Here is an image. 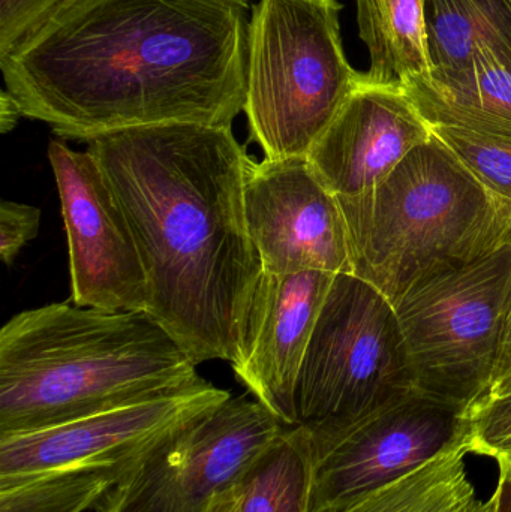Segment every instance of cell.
<instances>
[{
    "mask_svg": "<svg viewBox=\"0 0 511 512\" xmlns=\"http://www.w3.org/2000/svg\"><path fill=\"white\" fill-rule=\"evenodd\" d=\"M336 274H263L255 286L239 352L237 379L285 426H297L296 388L318 316Z\"/></svg>",
    "mask_w": 511,
    "mask_h": 512,
    "instance_id": "4fadbf2b",
    "label": "cell"
},
{
    "mask_svg": "<svg viewBox=\"0 0 511 512\" xmlns=\"http://www.w3.org/2000/svg\"><path fill=\"white\" fill-rule=\"evenodd\" d=\"M246 2H248V0H246Z\"/></svg>",
    "mask_w": 511,
    "mask_h": 512,
    "instance_id": "4dcf8cb0",
    "label": "cell"
},
{
    "mask_svg": "<svg viewBox=\"0 0 511 512\" xmlns=\"http://www.w3.org/2000/svg\"><path fill=\"white\" fill-rule=\"evenodd\" d=\"M416 390L392 301L356 274H336L296 388L297 424L342 429Z\"/></svg>",
    "mask_w": 511,
    "mask_h": 512,
    "instance_id": "8992f818",
    "label": "cell"
},
{
    "mask_svg": "<svg viewBox=\"0 0 511 512\" xmlns=\"http://www.w3.org/2000/svg\"><path fill=\"white\" fill-rule=\"evenodd\" d=\"M468 448L450 451L402 480L324 512H494L468 478Z\"/></svg>",
    "mask_w": 511,
    "mask_h": 512,
    "instance_id": "e0dca14e",
    "label": "cell"
},
{
    "mask_svg": "<svg viewBox=\"0 0 511 512\" xmlns=\"http://www.w3.org/2000/svg\"><path fill=\"white\" fill-rule=\"evenodd\" d=\"M311 483L308 430L287 426L240 481V512H308Z\"/></svg>",
    "mask_w": 511,
    "mask_h": 512,
    "instance_id": "d6986e66",
    "label": "cell"
},
{
    "mask_svg": "<svg viewBox=\"0 0 511 512\" xmlns=\"http://www.w3.org/2000/svg\"><path fill=\"white\" fill-rule=\"evenodd\" d=\"M66 0H0V56L11 51Z\"/></svg>",
    "mask_w": 511,
    "mask_h": 512,
    "instance_id": "603a6c76",
    "label": "cell"
},
{
    "mask_svg": "<svg viewBox=\"0 0 511 512\" xmlns=\"http://www.w3.org/2000/svg\"><path fill=\"white\" fill-rule=\"evenodd\" d=\"M426 0H357V24L371 66L365 81L404 89L431 77L425 26Z\"/></svg>",
    "mask_w": 511,
    "mask_h": 512,
    "instance_id": "2e32d148",
    "label": "cell"
},
{
    "mask_svg": "<svg viewBox=\"0 0 511 512\" xmlns=\"http://www.w3.org/2000/svg\"><path fill=\"white\" fill-rule=\"evenodd\" d=\"M431 74L458 71L479 48L511 39V0H426Z\"/></svg>",
    "mask_w": 511,
    "mask_h": 512,
    "instance_id": "ac0fdd59",
    "label": "cell"
},
{
    "mask_svg": "<svg viewBox=\"0 0 511 512\" xmlns=\"http://www.w3.org/2000/svg\"><path fill=\"white\" fill-rule=\"evenodd\" d=\"M245 213L266 273L353 274L338 197L318 180L308 159H251Z\"/></svg>",
    "mask_w": 511,
    "mask_h": 512,
    "instance_id": "8fae6325",
    "label": "cell"
},
{
    "mask_svg": "<svg viewBox=\"0 0 511 512\" xmlns=\"http://www.w3.org/2000/svg\"><path fill=\"white\" fill-rule=\"evenodd\" d=\"M68 239L72 304L105 312H144L147 279L128 221L89 152L48 144Z\"/></svg>",
    "mask_w": 511,
    "mask_h": 512,
    "instance_id": "30bf717a",
    "label": "cell"
},
{
    "mask_svg": "<svg viewBox=\"0 0 511 512\" xmlns=\"http://www.w3.org/2000/svg\"><path fill=\"white\" fill-rule=\"evenodd\" d=\"M338 201L353 274L393 306L413 286L511 237L510 204L486 191L434 132L374 188Z\"/></svg>",
    "mask_w": 511,
    "mask_h": 512,
    "instance_id": "277c9868",
    "label": "cell"
},
{
    "mask_svg": "<svg viewBox=\"0 0 511 512\" xmlns=\"http://www.w3.org/2000/svg\"><path fill=\"white\" fill-rule=\"evenodd\" d=\"M471 176L511 206V141L455 126H431Z\"/></svg>",
    "mask_w": 511,
    "mask_h": 512,
    "instance_id": "44dd1931",
    "label": "cell"
},
{
    "mask_svg": "<svg viewBox=\"0 0 511 512\" xmlns=\"http://www.w3.org/2000/svg\"><path fill=\"white\" fill-rule=\"evenodd\" d=\"M306 430L312 451L308 512H324L468 448L470 420L467 408L413 390L351 426Z\"/></svg>",
    "mask_w": 511,
    "mask_h": 512,
    "instance_id": "9c48e42d",
    "label": "cell"
},
{
    "mask_svg": "<svg viewBox=\"0 0 511 512\" xmlns=\"http://www.w3.org/2000/svg\"><path fill=\"white\" fill-rule=\"evenodd\" d=\"M246 0H66L0 56L21 116L63 140L231 126L245 107Z\"/></svg>",
    "mask_w": 511,
    "mask_h": 512,
    "instance_id": "6da1fadb",
    "label": "cell"
},
{
    "mask_svg": "<svg viewBox=\"0 0 511 512\" xmlns=\"http://www.w3.org/2000/svg\"><path fill=\"white\" fill-rule=\"evenodd\" d=\"M258 400L227 402L147 451L95 505V512H206L284 432Z\"/></svg>",
    "mask_w": 511,
    "mask_h": 512,
    "instance_id": "ba28073f",
    "label": "cell"
},
{
    "mask_svg": "<svg viewBox=\"0 0 511 512\" xmlns=\"http://www.w3.org/2000/svg\"><path fill=\"white\" fill-rule=\"evenodd\" d=\"M41 212L27 204L2 201L0 204V258L11 267L21 249L38 236Z\"/></svg>",
    "mask_w": 511,
    "mask_h": 512,
    "instance_id": "cb8c5ba5",
    "label": "cell"
},
{
    "mask_svg": "<svg viewBox=\"0 0 511 512\" xmlns=\"http://www.w3.org/2000/svg\"><path fill=\"white\" fill-rule=\"evenodd\" d=\"M86 144L137 243L144 312L195 366L233 363L263 265L246 224L251 158L231 126H141Z\"/></svg>",
    "mask_w": 511,
    "mask_h": 512,
    "instance_id": "7a4b0ae2",
    "label": "cell"
},
{
    "mask_svg": "<svg viewBox=\"0 0 511 512\" xmlns=\"http://www.w3.org/2000/svg\"><path fill=\"white\" fill-rule=\"evenodd\" d=\"M416 390L470 409L491 387L511 310V237L413 286L395 306Z\"/></svg>",
    "mask_w": 511,
    "mask_h": 512,
    "instance_id": "52a82bcc",
    "label": "cell"
},
{
    "mask_svg": "<svg viewBox=\"0 0 511 512\" xmlns=\"http://www.w3.org/2000/svg\"><path fill=\"white\" fill-rule=\"evenodd\" d=\"M432 128L404 89L363 81L308 153L335 197H356L389 176Z\"/></svg>",
    "mask_w": 511,
    "mask_h": 512,
    "instance_id": "5bb4252c",
    "label": "cell"
},
{
    "mask_svg": "<svg viewBox=\"0 0 511 512\" xmlns=\"http://www.w3.org/2000/svg\"><path fill=\"white\" fill-rule=\"evenodd\" d=\"M507 393H511V370L506 375L498 378L483 397L503 396V394Z\"/></svg>",
    "mask_w": 511,
    "mask_h": 512,
    "instance_id": "f1b7e54d",
    "label": "cell"
},
{
    "mask_svg": "<svg viewBox=\"0 0 511 512\" xmlns=\"http://www.w3.org/2000/svg\"><path fill=\"white\" fill-rule=\"evenodd\" d=\"M240 499H242V492H240V483H237L236 486L216 496L206 512H240Z\"/></svg>",
    "mask_w": 511,
    "mask_h": 512,
    "instance_id": "4316f807",
    "label": "cell"
},
{
    "mask_svg": "<svg viewBox=\"0 0 511 512\" xmlns=\"http://www.w3.org/2000/svg\"><path fill=\"white\" fill-rule=\"evenodd\" d=\"M500 459L506 460V462L509 463V465L511 466V453L507 454V456L500 457ZM500 459H498V460H500Z\"/></svg>",
    "mask_w": 511,
    "mask_h": 512,
    "instance_id": "f546056e",
    "label": "cell"
},
{
    "mask_svg": "<svg viewBox=\"0 0 511 512\" xmlns=\"http://www.w3.org/2000/svg\"><path fill=\"white\" fill-rule=\"evenodd\" d=\"M146 312L68 303L24 310L0 331V436L35 432L203 384Z\"/></svg>",
    "mask_w": 511,
    "mask_h": 512,
    "instance_id": "3957f363",
    "label": "cell"
},
{
    "mask_svg": "<svg viewBox=\"0 0 511 512\" xmlns=\"http://www.w3.org/2000/svg\"><path fill=\"white\" fill-rule=\"evenodd\" d=\"M470 453L500 457L511 453V393L482 397L468 409Z\"/></svg>",
    "mask_w": 511,
    "mask_h": 512,
    "instance_id": "7402d4cb",
    "label": "cell"
},
{
    "mask_svg": "<svg viewBox=\"0 0 511 512\" xmlns=\"http://www.w3.org/2000/svg\"><path fill=\"white\" fill-rule=\"evenodd\" d=\"M509 370H511V310L509 319H507L506 330H504L503 345H501L500 360H498L497 372H495L494 381H492V384H494L498 378H501V376L506 375Z\"/></svg>",
    "mask_w": 511,
    "mask_h": 512,
    "instance_id": "83f0119b",
    "label": "cell"
},
{
    "mask_svg": "<svg viewBox=\"0 0 511 512\" xmlns=\"http://www.w3.org/2000/svg\"><path fill=\"white\" fill-rule=\"evenodd\" d=\"M431 126H455L511 141V39L485 45L467 65L404 87Z\"/></svg>",
    "mask_w": 511,
    "mask_h": 512,
    "instance_id": "9a60e30c",
    "label": "cell"
},
{
    "mask_svg": "<svg viewBox=\"0 0 511 512\" xmlns=\"http://www.w3.org/2000/svg\"><path fill=\"white\" fill-rule=\"evenodd\" d=\"M339 0L252 6L243 113L264 158H306L362 84L345 56Z\"/></svg>",
    "mask_w": 511,
    "mask_h": 512,
    "instance_id": "5b68a950",
    "label": "cell"
},
{
    "mask_svg": "<svg viewBox=\"0 0 511 512\" xmlns=\"http://www.w3.org/2000/svg\"><path fill=\"white\" fill-rule=\"evenodd\" d=\"M20 117L21 113L14 99L3 89L0 93V132L8 134L9 131L15 128Z\"/></svg>",
    "mask_w": 511,
    "mask_h": 512,
    "instance_id": "484cf974",
    "label": "cell"
},
{
    "mask_svg": "<svg viewBox=\"0 0 511 512\" xmlns=\"http://www.w3.org/2000/svg\"><path fill=\"white\" fill-rule=\"evenodd\" d=\"M204 381L182 393L0 436V478L84 465H132L162 439L230 399Z\"/></svg>",
    "mask_w": 511,
    "mask_h": 512,
    "instance_id": "7c38bea8",
    "label": "cell"
},
{
    "mask_svg": "<svg viewBox=\"0 0 511 512\" xmlns=\"http://www.w3.org/2000/svg\"><path fill=\"white\" fill-rule=\"evenodd\" d=\"M500 465V478H498L497 489H495L494 512H511V466L506 460H497Z\"/></svg>",
    "mask_w": 511,
    "mask_h": 512,
    "instance_id": "d4e9b609",
    "label": "cell"
},
{
    "mask_svg": "<svg viewBox=\"0 0 511 512\" xmlns=\"http://www.w3.org/2000/svg\"><path fill=\"white\" fill-rule=\"evenodd\" d=\"M137 463V462H135ZM84 465L0 478V512H84L135 465Z\"/></svg>",
    "mask_w": 511,
    "mask_h": 512,
    "instance_id": "ffe728a7",
    "label": "cell"
}]
</instances>
